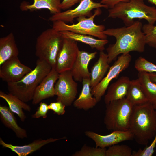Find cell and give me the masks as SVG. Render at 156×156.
<instances>
[{
    "label": "cell",
    "mask_w": 156,
    "mask_h": 156,
    "mask_svg": "<svg viewBox=\"0 0 156 156\" xmlns=\"http://www.w3.org/2000/svg\"><path fill=\"white\" fill-rule=\"evenodd\" d=\"M142 26V22L137 21L128 26L109 28L104 31L106 35L113 36L116 39L115 43L110 44L106 49L109 64L120 54L133 51L140 53L144 51L146 44Z\"/></svg>",
    "instance_id": "6da1fadb"
},
{
    "label": "cell",
    "mask_w": 156,
    "mask_h": 156,
    "mask_svg": "<svg viewBox=\"0 0 156 156\" xmlns=\"http://www.w3.org/2000/svg\"><path fill=\"white\" fill-rule=\"evenodd\" d=\"M139 144L146 145L156 134V111L149 101L134 105L128 129Z\"/></svg>",
    "instance_id": "7a4b0ae2"
},
{
    "label": "cell",
    "mask_w": 156,
    "mask_h": 156,
    "mask_svg": "<svg viewBox=\"0 0 156 156\" xmlns=\"http://www.w3.org/2000/svg\"><path fill=\"white\" fill-rule=\"evenodd\" d=\"M52 68L46 61L38 58L35 68L21 80L7 83L9 93L25 103L32 100L36 88Z\"/></svg>",
    "instance_id": "3957f363"
},
{
    "label": "cell",
    "mask_w": 156,
    "mask_h": 156,
    "mask_svg": "<svg viewBox=\"0 0 156 156\" xmlns=\"http://www.w3.org/2000/svg\"><path fill=\"white\" fill-rule=\"evenodd\" d=\"M108 12V17L120 19L126 26L131 25L135 19H145L152 25L156 21V8L146 5L143 0H129L120 3L109 8Z\"/></svg>",
    "instance_id": "277c9868"
},
{
    "label": "cell",
    "mask_w": 156,
    "mask_h": 156,
    "mask_svg": "<svg viewBox=\"0 0 156 156\" xmlns=\"http://www.w3.org/2000/svg\"><path fill=\"white\" fill-rule=\"evenodd\" d=\"M106 105L104 122L106 128L113 131H128L132 104L125 97Z\"/></svg>",
    "instance_id": "5b68a950"
},
{
    "label": "cell",
    "mask_w": 156,
    "mask_h": 156,
    "mask_svg": "<svg viewBox=\"0 0 156 156\" xmlns=\"http://www.w3.org/2000/svg\"><path fill=\"white\" fill-rule=\"evenodd\" d=\"M63 40L60 31L52 27L46 30L37 38L36 56L46 61L52 68H55L57 56L62 47Z\"/></svg>",
    "instance_id": "8992f818"
},
{
    "label": "cell",
    "mask_w": 156,
    "mask_h": 156,
    "mask_svg": "<svg viewBox=\"0 0 156 156\" xmlns=\"http://www.w3.org/2000/svg\"><path fill=\"white\" fill-rule=\"evenodd\" d=\"M100 8L95 9L94 13L87 18L83 16L77 18V23L68 25L62 21L53 22L52 28L59 31H68L75 33L88 35L99 39H106L107 36L104 33L105 27L103 25H97L94 22L95 17L101 14Z\"/></svg>",
    "instance_id": "52a82bcc"
},
{
    "label": "cell",
    "mask_w": 156,
    "mask_h": 156,
    "mask_svg": "<svg viewBox=\"0 0 156 156\" xmlns=\"http://www.w3.org/2000/svg\"><path fill=\"white\" fill-rule=\"evenodd\" d=\"M75 81L70 70L59 73L54 86L57 101L62 102L66 106L71 105L78 92V85Z\"/></svg>",
    "instance_id": "ba28073f"
},
{
    "label": "cell",
    "mask_w": 156,
    "mask_h": 156,
    "mask_svg": "<svg viewBox=\"0 0 156 156\" xmlns=\"http://www.w3.org/2000/svg\"><path fill=\"white\" fill-rule=\"evenodd\" d=\"M132 60L129 53L122 54L109 68L106 76L96 86L91 89L92 95L99 102L104 95L111 81L127 68Z\"/></svg>",
    "instance_id": "9c48e42d"
},
{
    "label": "cell",
    "mask_w": 156,
    "mask_h": 156,
    "mask_svg": "<svg viewBox=\"0 0 156 156\" xmlns=\"http://www.w3.org/2000/svg\"><path fill=\"white\" fill-rule=\"evenodd\" d=\"M101 8H108L106 5L94 1L92 0H81L79 5L72 9L53 14L49 20L54 22L60 21L65 23H72L75 18L85 16L89 17L92 15V11L94 9Z\"/></svg>",
    "instance_id": "30bf717a"
},
{
    "label": "cell",
    "mask_w": 156,
    "mask_h": 156,
    "mask_svg": "<svg viewBox=\"0 0 156 156\" xmlns=\"http://www.w3.org/2000/svg\"><path fill=\"white\" fill-rule=\"evenodd\" d=\"M79 50L77 41L63 37L62 46L57 56L55 68L59 73L71 69Z\"/></svg>",
    "instance_id": "8fae6325"
},
{
    "label": "cell",
    "mask_w": 156,
    "mask_h": 156,
    "mask_svg": "<svg viewBox=\"0 0 156 156\" xmlns=\"http://www.w3.org/2000/svg\"><path fill=\"white\" fill-rule=\"evenodd\" d=\"M0 67V78L7 83L20 80L32 70L21 63L18 57L8 60Z\"/></svg>",
    "instance_id": "7c38bea8"
},
{
    "label": "cell",
    "mask_w": 156,
    "mask_h": 156,
    "mask_svg": "<svg viewBox=\"0 0 156 156\" xmlns=\"http://www.w3.org/2000/svg\"><path fill=\"white\" fill-rule=\"evenodd\" d=\"M86 136L95 142L96 147L101 148L117 144L121 142L133 139L132 134L128 131H113L111 133L102 135L91 131L85 132Z\"/></svg>",
    "instance_id": "4fadbf2b"
},
{
    "label": "cell",
    "mask_w": 156,
    "mask_h": 156,
    "mask_svg": "<svg viewBox=\"0 0 156 156\" xmlns=\"http://www.w3.org/2000/svg\"><path fill=\"white\" fill-rule=\"evenodd\" d=\"M59 74L55 68H52L36 88L32 100L33 105H37L42 100L55 95L54 86Z\"/></svg>",
    "instance_id": "5bb4252c"
},
{
    "label": "cell",
    "mask_w": 156,
    "mask_h": 156,
    "mask_svg": "<svg viewBox=\"0 0 156 156\" xmlns=\"http://www.w3.org/2000/svg\"><path fill=\"white\" fill-rule=\"evenodd\" d=\"M97 54L96 51L89 52L79 51L76 60L70 70L75 81L82 82L84 79L90 78L88 65L90 61L95 57Z\"/></svg>",
    "instance_id": "9a60e30c"
},
{
    "label": "cell",
    "mask_w": 156,
    "mask_h": 156,
    "mask_svg": "<svg viewBox=\"0 0 156 156\" xmlns=\"http://www.w3.org/2000/svg\"><path fill=\"white\" fill-rule=\"evenodd\" d=\"M66 138V137H64L58 138H50L45 140L39 139L35 140L28 144L21 146H15L6 143L0 138V144L3 147L10 149L18 156H27L39 150L42 146L47 144Z\"/></svg>",
    "instance_id": "2e32d148"
},
{
    "label": "cell",
    "mask_w": 156,
    "mask_h": 156,
    "mask_svg": "<svg viewBox=\"0 0 156 156\" xmlns=\"http://www.w3.org/2000/svg\"><path fill=\"white\" fill-rule=\"evenodd\" d=\"M130 81L128 77L122 76L109 86L104 96L105 104L126 97Z\"/></svg>",
    "instance_id": "e0dca14e"
},
{
    "label": "cell",
    "mask_w": 156,
    "mask_h": 156,
    "mask_svg": "<svg viewBox=\"0 0 156 156\" xmlns=\"http://www.w3.org/2000/svg\"><path fill=\"white\" fill-rule=\"evenodd\" d=\"M82 88L78 97L73 103L77 108L87 110L95 107L98 103L92 95L90 86V78L83 79Z\"/></svg>",
    "instance_id": "ac0fdd59"
},
{
    "label": "cell",
    "mask_w": 156,
    "mask_h": 156,
    "mask_svg": "<svg viewBox=\"0 0 156 156\" xmlns=\"http://www.w3.org/2000/svg\"><path fill=\"white\" fill-rule=\"evenodd\" d=\"M108 57L103 51L100 52L99 58L91 69L90 86L91 89L96 86L104 77L109 67Z\"/></svg>",
    "instance_id": "d6986e66"
},
{
    "label": "cell",
    "mask_w": 156,
    "mask_h": 156,
    "mask_svg": "<svg viewBox=\"0 0 156 156\" xmlns=\"http://www.w3.org/2000/svg\"><path fill=\"white\" fill-rule=\"evenodd\" d=\"M14 113L6 106H0V119L2 123L12 130L16 137L23 139L27 137L26 130L18 125Z\"/></svg>",
    "instance_id": "ffe728a7"
},
{
    "label": "cell",
    "mask_w": 156,
    "mask_h": 156,
    "mask_svg": "<svg viewBox=\"0 0 156 156\" xmlns=\"http://www.w3.org/2000/svg\"><path fill=\"white\" fill-rule=\"evenodd\" d=\"M19 51L13 33L0 38V66L8 60L18 57Z\"/></svg>",
    "instance_id": "44dd1931"
},
{
    "label": "cell",
    "mask_w": 156,
    "mask_h": 156,
    "mask_svg": "<svg viewBox=\"0 0 156 156\" xmlns=\"http://www.w3.org/2000/svg\"><path fill=\"white\" fill-rule=\"evenodd\" d=\"M60 32L63 37L86 44L92 48L95 49L100 51H104L105 49V45L109 42L107 39L96 38L90 35L77 34L68 31Z\"/></svg>",
    "instance_id": "7402d4cb"
},
{
    "label": "cell",
    "mask_w": 156,
    "mask_h": 156,
    "mask_svg": "<svg viewBox=\"0 0 156 156\" xmlns=\"http://www.w3.org/2000/svg\"><path fill=\"white\" fill-rule=\"evenodd\" d=\"M33 2L30 4L24 1L20 5L22 11H33L42 9L48 10L53 14L61 12V0H33Z\"/></svg>",
    "instance_id": "603a6c76"
},
{
    "label": "cell",
    "mask_w": 156,
    "mask_h": 156,
    "mask_svg": "<svg viewBox=\"0 0 156 156\" xmlns=\"http://www.w3.org/2000/svg\"><path fill=\"white\" fill-rule=\"evenodd\" d=\"M0 97L7 102L10 110L18 116L21 121H25L26 116L23 109L30 112L31 109L29 105L9 93L6 94L0 91Z\"/></svg>",
    "instance_id": "cb8c5ba5"
},
{
    "label": "cell",
    "mask_w": 156,
    "mask_h": 156,
    "mask_svg": "<svg viewBox=\"0 0 156 156\" xmlns=\"http://www.w3.org/2000/svg\"><path fill=\"white\" fill-rule=\"evenodd\" d=\"M126 98L134 106L149 101L138 79L131 80Z\"/></svg>",
    "instance_id": "d4e9b609"
},
{
    "label": "cell",
    "mask_w": 156,
    "mask_h": 156,
    "mask_svg": "<svg viewBox=\"0 0 156 156\" xmlns=\"http://www.w3.org/2000/svg\"><path fill=\"white\" fill-rule=\"evenodd\" d=\"M138 79L143 91L148 101L152 103L156 100V83L150 79L148 73L138 71Z\"/></svg>",
    "instance_id": "484cf974"
},
{
    "label": "cell",
    "mask_w": 156,
    "mask_h": 156,
    "mask_svg": "<svg viewBox=\"0 0 156 156\" xmlns=\"http://www.w3.org/2000/svg\"><path fill=\"white\" fill-rule=\"evenodd\" d=\"M133 151L129 146L124 144L113 145L109 147L105 153L106 156H132Z\"/></svg>",
    "instance_id": "4316f807"
},
{
    "label": "cell",
    "mask_w": 156,
    "mask_h": 156,
    "mask_svg": "<svg viewBox=\"0 0 156 156\" xmlns=\"http://www.w3.org/2000/svg\"><path fill=\"white\" fill-rule=\"evenodd\" d=\"M106 148L91 147L84 144L81 149L72 155V156H106Z\"/></svg>",
    "instance_id": "83f0119b"
},
{
    "label": "cell",
    "mask_w": 156,
    "mask_h": 156,
    "mask_svg": "<svg viewBox=\"0 0 156 156\" xmlns=\"http://www.w3.org/2000/svg\"><path fill=\"white\" fill-rule=\"evenodd\" d=\"M142 30L145 36L146 44L156 49V25L145 24L143 25Z\"/></svg>",
    "instance_id": "f1b7e54d"
},
{
    "label": "cell",
    "mask_w": 156,
    "mask_h": 156,
    "mask_svg": "<svg viewBox=\"0 0 156 156\" xmlns=\"http://www.w3.org/2000/svg\"><path fill=\"white\" fill-rule=\"evenodd\" d=\"M134 67L138 71L156 73V65L141 56L136 60Z\"/></svg>",
    "instance_id": "f546056e"
},
{
    "label": "cell",
    "mask_w": 156,
    "mask_h": 156,
    "mask_svg": "<svg viewBox=\"0 0 156 156\" xmlns=\"http://www.w3.org/2000/svg\"><path fill=\"white\" fill-rule=\"evenodd\" d=\"M153 141L150 145L144 149H139L137 151H133L132 156H151L154 151V148L156 145V134L153 138Z\"/></svg>",
    "instance_id": "4dcf8cb0"
},
{
    "label": "cell",
    "mask_w": 156,
    "mask_h": 156,
    "mask_svg": "<svg viewBox=\"0 0 156 156\" xmlns=\"http://www.w3.org/2000/svg\"><path fill=\"white\" fill-rule=\"evenodd\" d=\"M49 109L48 105L47 104L40 102L37 110L32 115V117L33 118H39L42 117L45 118L47 117V114Z\"/></svg>",
    "instance_id": "1f68e13d"
},
{
    "label": "cell",
    "mask_w": 156,
    "mask_h": 156,
    "mask_svg": "<svg viewBox=\"0 0 156 156\" xmlns=\"http://www.w3.org/2000/svg\"><path fill=\"white\" fill-rule=\"evenodd\" d=\"M66 107L63 103L59 101L51 103L48 105L49 109L52 110L54 113L59 115H62L65 114Z\"/></svg>",
    "instance_id": "d6a6232c"
},
{
    "label": "cell",
    "mask_w": 156,
    "mask_h": 156,
    "mask_svg": "<svg viewBox=\"0 0 156 156\" xmlns=\"http://www.w3.org/2000/svg\"><path fill=\"white\" fill-rule=\"evenodd\" d=\"M81 0H63L61 2L60 8L61 10H66Z\"/></svg>",
    "instance_id": "836d02e7"
},
{
    "label": "cell",
    "mask_w": 156,
    "mask_h": 156,
    "mask_svg": "<svg viewBox=\"0 0 156 156\" xmlns=\"http://www.w3.org/2000/svg\"><path fill=\"white\" fill-rule=\"evenodd\" d=\"M129 0H101L100 3L107 5L108 8H110L120 3L126 2Z\"/></svg>",
    "instance_id": "e575fe53"
},
{
    "label": "cell",
    "mask_w": 156,
    "mask_h": 156,
    "mask_svg": "<svg viewBox=\"0 0 156 156\" xmlns=\"http://www.w3.org/2000/svg\"><path fill=\"white\" fill-rule=\"evenodd\" d=\"M151 80L156 83V73H148Z\"/></svg>",
    "instance_id": "d590c367"
},
{
    "label": "cell",
    "mask_w": 156,
    "mask_h": 156,
    "mask_svg": "<svg viewBox=\"0 0 156 156\" xmlns=\"http://www.w3.org/2000/svg\"><path fill=\"white\" fill-rule=\"evenodd\" d=\"M151 3L156 6V0H147Z\"/></svg>",
    "instance_id": "8d00e7d4"
},
{
    "label": "cell",
    "mask_w": 156,
    "mask_h": 156,
    "mask_svg": "<svg viewBox=\"0 0 156 156\" xmlns=\"http://www.w3.org/2000/svg\"><path fill=\"white\" fill-rule=\"evenodd\" d=\"M151 103L154 108L156 111V100Z\"/></svg>",
    "instance_id": "74e56055"
},
{
    "label": "cell",
    "mask_w": 156,
    "mask_h": 156,
    "mask_svg": "<svg viewBox=\"0 0 156 156\" xmlns=\"http://www.w3.org/2000/svg\"></svg>",
    "instance_id": "f35d334b"
}]
</instances>
